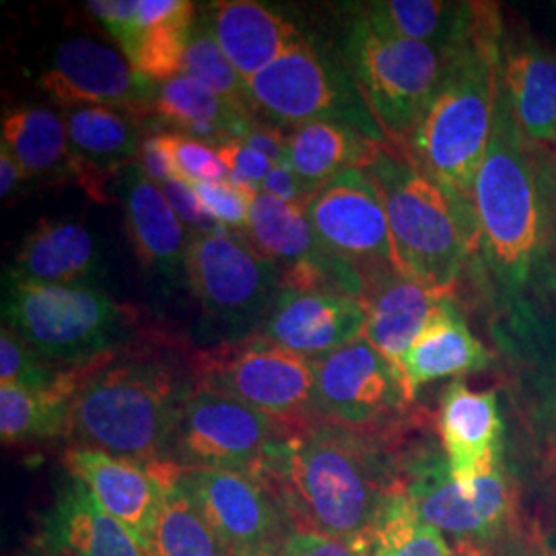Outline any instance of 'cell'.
Here are the masks:
<instances>
[{
    "instance_id": "obj_1",
    "label": "cell",
    "mask_w": 556,
    "mask_h": 556,
    "mask_svg": "<svg viewBox=\"0 0 556 556\" xmlns=\"http://www.w3.org/2000/svg\"><path fill=\"white\" fill-rule=\"evenodd\" d=\"M392 431L365 433L319 418L282 422L254 477L298 528L369 540L383 505L402 491L400 464L383 447Z\"/></svg>"
},
{
    "instance_id": "obj_2",
    "label": "cell",
    "mask_w": 556,
    "mask_h": 556,
    "mask_svg": "<svg viewBox=\"0 0 556 556\" xmlns=\"http://www.w3.org/2000/svg\"><path fill=\"white\" fill-rule=\"evenodd\" d=\"M503 38L497 4L484 2L475 36L454 50L435 98L402 147L466 211H472V186L493 137Z\"/></svg>"
},
{
    "instance_id": "obj_3",
    "label": "cell",
    "mask_w": 556,
    "mask_h": 556,
    "mask_svg": "<svg viewBox=\"0 0 556 556\" xmlns=\"http://www.w3.org/2000/svg\"><path fill=\"white\" fill-rule=\"evenodd\" d=\"M192 388L167 361L124 351L80 371L68 438L142 464L163 462Z\"/></svg>"
},
{
    "instance_id": "obj_4",
    "label": "cell",
    "mask_w": 556,
    "mask_h": 556,
    "mask_svg": "<svg viewBox=\"0 0 556 556\" xmlns=\"http://www.w3.org/2000/svg\"><path fill=\"white\" fill-rule=\"evenodd\" d=\"M534 151L498 85L493 137L472 186V211L478 250L509 293L528 285L546 243V204Z\"/></svg>"
},
{
    "instance_id": "obj_5",
    "label": "cell",
    "mask_w": 556,
    "mask_h": 556,
    "mask_svg": "<svg viewBox=\"0 0 556 556\" xmlns=\"http://www.w3.org/2000/svg\"><path fill=\"white\" fill-rule=\"evenodd\" d=\"M367 172L388 215L397 270L439 295H452L478 250L475 213L450 199L396 144L386 142Z\"/></svg>"
},
{
    "instance_id": "obj_6",
    "label": "cell",
    "mask_w": 556,
    "mask_h": 556,
    "mask_svg": "<svg viewBox=\"0 0 556 556\" xmlns=\"http://www.w3.org/2000/svg\"><path fill=\"white\" fill-rule=\"evenodd\" d=\"M4 326L41 358L85 369L128 351L140 314L96 285H36L4 275Z\"/></svg>"
},
{
    "instance_id": "obj_7",
    "label": "cell",
    "mask_w": 556,
    "mask_h": 556,
    "mask_svg": "<svg viewBox=\"0 0 556 556\" xmlns=\"http://www.w3.org/2000/svg\"><path fill=\"white\" fill-rule=\"evenodd\" d=\"M338 50L386 140L404 147L435 98L456 48L381 31L351 9Z\"/></svg>"
},
{
    "instance_id": "obj_8",
    "label": "cell",
    "mask_w": 556,
    "mask_h": 556,
    "mask_svg": "<svg viewBox=\"0 0 556 556\" xmlns=\"http://www.w3.org/2000/svg\"><path fill=\"white\" fill-rule=\"evenodd\" d=\"M248 93L254 118L280 130L291 132L309 122H338L388 142L340 50L334 54L312 36L248 80Z\"/></svg>"
},
{
    "instance_id": "obj_9",
    "label": "cell",
    "mask_w": 556,
    "mask_h": 556,
    "mask_svg": "<svg viewBox=\"0 0 556 556\" xmlns=\"http://www.w3.org/2000/svg\"><path fill=\"white\" fill-rule=\"evenodd\" d=\"M186 280L202 316L223 342L256 337L277 303L282 273L245 233H190Z\"/></svg>"
},
{
    "instance_id": "obj_10",
    "label": "cell",
    "mask_w": 556,
    "mask_h": 556,
    "mask_svg": "<svg viewBox=\"0 0 556 556\" xmlns=\"http://www.w3.org/2000/svg\"><path fill=\"white\" fill-rule=\"evenodd\" d=\"M400 475L402 493L418 517L462 551L478 555L489 548L505 534L516 511V489L505 464L486 477L457 482L445 456L420 452L402 462Z\"/></svg>"
},
{
    "instance_id": "obj_11",
    "label": "cell",
    "mask_w": 556,
    "mask_h": 556,
    "mask_svg": "<svg viewBox=\"0 0 556 556\" xmlns=\"http://www.w3.org/2000/svg\"><path fill=\"white\" fill-rule=\"evenodd\" d=\"M194 383L217 390L278 422L314 417L316 361L262 337L219 342L192 363Z\"/></svg>"
},
{
    "instance_id": "obj_12",
    "label": "cell",
    "mask_w": 556,
    "mask_h": 556,
    "mask_svg": "<svg viewBox=\"0 0 556 556\" xmlns=\"http://www.w3.org/2000/svg\"><path fill=\"white\" fill-rule=\"evenodd\" d=\"M282 422L236 397L197 386L179 404L165 459L184 470L258 472Z\"/></svg>"
},
{
    "instance_id": "obj_13",
    "label": "cell",
    "mask_w": 556,
    "mask_h": 556,
    "mask_svg": "<svg viewBox=\"0 0 556 556\" xmlns=\"http://www.w3.org/2000/svg\"><path fill=\"white\" fill-rule=\"evenodd\" d=\"M413 404L404 378L361 337L316 361L314 417L353 431H392Z\"/></svg>"
},
{
    "instance_id": "obj_14",
    "label": "cell",
    "mask_w": 556,
    "mask_h": 556,
    "mask_svg": "<svg viewBox=\"0 0 556 556\" xmlns=\"http://www.w3.org/2000/svg\"><path fill=\"white\" fill-rule=\"evenodd\" d=\"M305 213L319 245L351 264L367 289L379 278L400 273L388 215L367 169H349L324 184L305 202Z\"/></svg>"
},
{
    "instance_id": "obj_15",
    "label": "cell",
    "mask_w": 556,
    "mask_h": 556,
    "mask_svg": "<svg viewBox=\"0 0 556 556\" xmlns=\"http://www.w3.org/2000/svg\"><path fill=\"white\" fill-rule=\"evenodd\" d=\"M176 480L227 551H280L295 526L273 491L250 472L184 470L176 466Z\"/></svg>"
},
{
    "instance_id": "obj_16",
    "label": "cell",
    "mask_w": 556,
    "mask_h": 556,
    "mask_svg": "<svg viewBox=\"0 0 556 556\" xmlns=\"http://www.w3.org/2000/svg\"><path fill=\"white\" fill-rule=\"evenodd\" d=\"M40 87L60 110L105 105L142 118H153L157 93V85L139 77L119 52L91 38L59 43L41 73Z\"/></svg>"
},
{
    "instance_id": "obj_17",
    "label": "cell",
    "mask_w": 556,
    "mask_h": 556,
    "mask_svg": "<svg viewBox=\"0 0 556 556\" xmlns=\"http://www.w3.org/2000/svg\"><path fill=\"white\" fill-rule=\"evenodd\" d=\"M62 464L68 477L83 482L110 516L137 532L149 546L167 491L172 464H142L87 445L68 447Z\"/></svg>"
},
{
    "instance_id": "obj_18",
    "label": "cell",
    "mask_w": 556,
    "mask_h": 556,
    "mask_svg": "<svg viewBox=\"0 0 556 556\" xmlns=\"http://www.w3.org/2000/svg\"><path fill=\"white\" fill-rule=\"evenodd\" d=\"M62 116L75 157V184L89 199L108 202L110 181L139 161L142 140L157 130L155 119L105 105L62 110Z\"/></svg>"
},
{
    "instance_id": "obj_19",
    "label": "cell",
    "mask_w": 556,
    "mask_h": 556,
    "mask_svg": "<svg viewBox=\"0 0 556 556\" xmlns=\"http://www.w3.org/2000/svg\"><path fill=\"white\" fill-rule=\"evenodd\" d=\"M365 301L337 293L280 289L256 337L266 338L301 357L319 361L363 337Z\"/></svg>"
},
{
    "instance_id": "obj_20",
    "label": "cell",
    "mask_w": 556,
    "mask_h": 556,
    "mask_svg": "<svg viewBox=\"0 0 556 556\" xmlns=\"http://www.w3.org/2000/svg\"><path fill=\"white\" fill-rule=\"evenodd\" d=\"M441 450L457 482L486 477L505 464V420L495 392H475L464 379L452 381L439 404Z\"/></svg>"
},
{
    "instance_id": "obj_21",
    "label": "cell",
    "mask_w": 556,
    "mask_h": 556,
    "mask_svg": "<svg viewBox=\"0 0 556 556\" xmlns=\"http://www.w3.org/2000/svg\"><path fill=\"white\" fill-rule=\"evenodd\" d=\"M126 236L149 277L176 282L186 277L188 241L184 223L178 219L160 186L149 179L139 163H132L116 179Z\"/></svg>"
},
{
    "instance_id": "obj_22",
    "label": "cell",
    "mask_w": 556,
    "mask_h": 556,
    "mask_svg": "<svg viewBox=\"0 0 556 556\" xmlns=\"http://www.w3.org/2000/svg\"><path fill=\"white\" fill-rule=\"evenodd\" d=\"M199 17L245 80L309 38L289 13L256 0L211 2Z\"/></svg>"
},
{
    "instance_id": "obj_23",
    "label": "cell",
    "mask_w": 556,
    "mask_h": 556,
    "mask_svg": "<svg viewBox=\"0 0 556 556\" xmlns=\"http://www.w3.org/2000/svg\"><path fill=\"white\" fill-rule=\"evenodd\" d=\"M41 546L52 556H151L142 538L110 516L73 477L60 484L43 516Z\"/></svg>"
},
{
    "instance_id": "obj_24",
    "label": "cell",
    "mask_w": 556,
    "mask_h": 556,
    "mask_svg": "<svg viewBox=\"0 0 556 556\" xmlns=\"http://www.w3.org/2000/svg\"><path fill=\"white\" fill-rule=\"evenodd\" d=\"M501 89L532 149L556 153V48L532 40L501 46Z\"/></svg>"
},
{
    "instance_id": "obj_25",
    "label": "cell",
    "mask_w": 556,
    "mask_h": 556,
    "mask_svg": "<svg viewBox=\"0 0 556 556\" xmlns=\"http://www.w3.org/2000/svg\"><path fill=\"white\" fill-rule=\"evenodd\" d=\"M493 353L478 340L452 295H443L425 330L402 361L408 396L439 379L459 378L489 369Z\"/></svg>"
},
{
    "instance_id": "obj_26",
    "label": "cell",
    "mask_w": 556,
    "mask_h": 556,
    "mask_svg": "<svg viewBox=\"0 0 556 556\" xmlns=\"http://www.w3.org/2000/svg\"><path fill=\"white\" fill-rule=\"evenodd\" d=\"M7 275L36 285H93L101 277L100 241L77 220L41 219Z\"/></svg>"
},
{
    "instance_id": "obj_27",
    "label": "cell",
    "mask_w": 556,
    "mask_h": 556,
    "mask_svg": "<svg viewBox=\"0 0 556 556\" xmlns=\"http://www.w3.org/2000/svg\"><path fill=\"white\" fill-rule=\"evenodd\" d=\"M441 298L402 273L379 278L365 293L367 321L363 338L394 365L402 378V361L425 330Z\"/></svg>"
},
{
    "instance_id": "obj_28",
    "label": "cell",
    "mask_w": 556,
    "mask_h": 556,
    "mask_svg": "<svg viewBox=\"0 0 556 556\" xmlns=\"http://www.w3.org/2000/svg\"><path fill=\"white\" fill-rule=\"evenodd\" d=\"M197 13V4L188 0H139L137 23L118 43L139 77L161 85L184 75L186 43Z\"/></svg>"
},
{
    "instance_id": "obj_29",
    "label": "cell",
    "mask_w": 556,
    "mask_h": 556,
    "mask_svg": "<svg viewBox=\"0 0 556 556\" xmlns=\"http://www.w3.org/2000/svg\"><path fill=\"white\" fill-rule=\"evenodd\" d=\"M386 142L338 122H309L287 132V165L309 199L349 169H367Z\"/></svg>"
},
{
    "instance_id": "obj_30",
    "label": "cell",
    "mask_w": 556,
    "mask_h": 556,
    "mask_svg": "<svg viewBox=\"0 0 556 556\" xmlns=\"http://www.w3.org/2000/svg\"><path fill=\"white\" fill-rule=\"evenodd\" d=\"M153 119L160 132L169 128L217 149L227 140H241L256 118L236 110L199 79L179 75L157 85Z\"/></svg>"
},
{
    "instance_id": "obj_31",
    "label": "cell",
    "mask_w": 556,
    "mask_h": 556,
    "mask_svg": "<svg viewBox=\"0 0 556 556\" xmlns=\"http://www.w3.org/2000/svg\"><path fill=\"white\" fill-rule=\"evenodd\" d=\"M2 147L27 179L75 181V157L62 112L46 105H20L2 116Z\"/></svg>"
},
{
    "instance_id": "obj_32",
    "label": "cell",
    "mask_w": 556,
    "mask_h": 556,
    "mask_svg": "<svg viewBox=\"0 0 556 556\" xmlns=\"http://www.w3.org/2000/svg\"><path fill=\"white\" fill-rule=\"evenodd\" d=\"M484 2L445 0H379L355 4V11L381 31L441 48L470 40L482 17Z\"/></svg>"
},
{
    "instance_id": "obj_33",
    "label": "cell",
    "mask_w": 556,
    "mask_h": 556,
    "mask_svg": "<svg viewBox=\"0 0 556 556\" xmlns=\"http://www.w3.org/2000/svg\"><path fill=\"white\" fill-rule=\"evenodd\" d=\"M245 238L280 268L328 256L309 225L305 204L275 199L264 192H260L250 208Z\"/></svg>"
},
{
    "instance_id": "obj_34",
    "label": "cell",
    "mask_w": 556,
    "mask_h": 556,
    "mask_svg": "<svg viewBox=\"0 0 556 556\" xmlns=\"http://www.w3.org/2000/svg\"><path fill=\"white\" fill-rule=\"evenodd\" d=\"M77 388L36 390L0 386V438L4 445L68 438Z\"/></svg>"
},
{
    "instance_id": "obj_35",
    "label": "cell",
    "mask_w": 556,
    "mask_h": 556,
    "mask_svg": "<svg viewBox=\"0 0 556 556\" xmlns=\"http://www.w3.org/2000/svg\"><path fill=\"white\" fill-rule=\"evenodd\" d=\"M149 555L229 556L227 546L200 516L192 498L179 486L174 464L160 516L149 538Z\"/></svg>"
},
{
    "instance_id": "obj_36",
    "label": "cell",
    "mask_w": 556,
    "mask_h": 556,
    "mask_svg": "<svg viewBox=\"0 0 556 556\" xmlns=\"http://www.w3.org/2000/svg\"><path fill=\"white\" fill-rule=\"evenodd\" d=\"M477 553L454 546L433 526L418 517L408 497L397 491L379 516L369 536L367 556H472Z\"/></svg>"
},
{
    "instance_id": "obj_37",
    "label": "cell",
    "mask_w": 556,
    "mask_h": 556,
    "mask_svg": "<svg viewBox=\"0 0 556 556\" xmlns=\"http://www.w3.org/2000/svg\"><path fill=\"white\" fill-rule=\"evenodd\" d=\"M184 75L194 77L213 89L227 103H231L239 112L252 114L248 80L238 73L231 60L225 56L219 43L197 13L194 25L190 29L186 54H184ZM254 116V114H252Z\"/></svg>"
},
{
    "instance_id": "obj_38",
    "label": "cell",
    "mask_w": 556,
    "mask_h": 556,
    "mask_svg": "<svg viewBox=\"0 0 556 556\" xmlns=\"http://www.w3.org/2000/svg\"><path fill=\"white\" fill-rule=\"evenodd\" d=\"M80 369H62L41 358L20 334L2 324L0 330V386L36 390L77 388Z\"/></svg>"
},
{
    "instance_id": "obj_39",
    "label": "cell",
    "mask_w": 556,
    "mask_h": 556,
    "mask_svg": "<svg viewBox=\"0 0 556 556\" xmlns=\"http://www.w3.org/2000/svg\"><path fill=\"white\" fill-rule=\"evenodd\" d=\"M199 194L208 217L229 231H243L250 219V208L260 194L258 188L236 179L225 181H190Z\"/></svg>"
},
{
    "instance_id": "obj_40",
    "label": "cell",
    "mask_w": 556,
    "mask_h": 556,
    "mask_svg": "<svg viewBox=\"0 0 556 556\" xmlns=\"http://www.w3.org/2000/svg\"><path fill=\"white\" fill-rule=\"evenodd\" d=\"M174 153H176V165H178V178L188 179V181L229 179V169L220 160L217 149L202 140L174 135Z\"/></svg>"
},
{
    "instance_id": "obj_41",
    "label": "cell",
    "mask_w": 556,
    "mask_h": 556,
    "mask_svg": "<svg viewBox=\"0 0 556 556\" xmlns=\"http://www.w3.org/2000/svg\"><path fill=\"white\" fill-rule=\"evenodd\" d=\"M369 540H340L293 526L285 538L278 556H367Z\"/></svg>"
},
{
    "instance_id": "obj_42",
    "label": "cell",
    "mask_w": 556,
    "mask_h": 556,
    "mask_svg": "<svg viewBox=\"0 0 556 556\" xmlns=\"http://www.w3.org/2000/svg\"><path fill=\"white\" fill-rule=\"evenodd\" d=\"M163 197L178 215V219L188 227L190 233H217L225 227L217 225L204 211L194 186L184 178H174L160 186Z\"/></svg>"
},
{
    "instance_id": "obj_43",
    "label": "cell",
    "mask_w": 556,
    "mask_h": 556,
    "mask_svg": "<svg viewBox=\"0 0 556 556\" xmlns=\"http://www.w3.org/2000/svg\"><path fill=\"white\" fill-rule=\"evenodd\" d=\"M220 160L229 169V178L258 188L266 176L273 172L275 163L266 160L262 153L250 149L241 140H227L217 147Z\"/></svg>"
},
{
    "instance_id": "obj_44",
    "label": "cell",
    "mask_w": 556,
    "mask_h": 556,
    "mask_svg": "<svg viewBox=\"0 0 556 556\" xmlns=\"http://www.w3.org/2000/svg\"><path fill=\"white\" fill-rule=\"evenodd\" d=\"M142 172L157 186L178 178V165L174 153V135L172 132H151L142 140L139 155Z\"/></svg>"
},
{
    "instance_id": "obj_45",
    "label": "cell",
    "mask_w": 556,
    "mask_h": 556,
    "mask_svg": "<svg viewBox=\"0 0 556 556\" xmlns=\"http://www.w3.org/2000/svg\"><path fill=\"white\" fill-rule=\"evenodd\" d=\"M87 9L101 21L108 34L122 43L137 23L139 0H93L87 2Z\"/></svg>"
},
{
    "instance_id": "obj_46",
    "label": "cell",
    "mask_w": 556,
    "mask_h": 556,
    "mask_svg": "<svg viewBox=\"0 0 556 556\" xmlns=\"http://www.w3.org/2000/svg\"><path fill=\"white\" fill-rule=\"evenodd\" d=\"M241 142L262 153L275 165H287V132L285 130L254 119L250 124V128L245 130V135L241 137Z\"/></svg>"
},
{
    "instance_id": "obj_47",
    "label": "cell",
    "mask_w": 556,
    "mask_h": 556,
    "mask_svg": "<svg viewBox=\"0 0 556 556\" xmlns=\"http://www.w3.org/2000/svg\"><path fill=\"white\" fill-rule=\"evenodd\" d=\"M260 192L270 194L275 199L287 200V202H301L305 204L309 200L307 190L299 181L295 172L289 165H275L273 172L260 184Z\"/></svg>"
},
{
    "instance_id": "obj_48",
    "label": "cell",
    "mask_w": 556,
    "mask_h": 556,
    "mask_svg": "<svg viewBox=\"0 0 556 556\" xmlns=\"http://www.w3.org/2000/svg\"><path fill=\"white\" fill-rule=\"evenodd\" d=\"M25 174L20 167V163L13 160L7 147L0 144V197L7 202L13 199V194L20 192L21 184L25 181Z\"/></svg>"
},
{
    "instance_id": "obj_49",
    "label": "cell",
    "mask_w": 556,
    "mask_h": 556,
    "mask_svg": "<svg viewBox=\"0 0 556 556\" xmlns=\"http://www.w3.org/2000/svg\"><path fill=\"white\" fill-rule=\"evenodd\" d=\"M540 390H542V413L553 431L556 443V357L546 365Z\"/></svg>"
},
{
    "instance_id": "obj_50",
    "label": "cell",
    "mask_w": 556,
    "mask_h": 556,
    "mask_svg": "<svg viewBox=\"0 0 556 556\" xmlns=\"http://www.w3.org/2000/svg\"><path fill=\"white\" fill-rule=\"evenodd\" d=\"M229 556H278V551H268V548H229Z\"/></svg>"
},
{
    "instance_id": "obj_51",
    "label": "cell",
    "mask_w": 556,
    "mask_h": 556,
    "mask_svg": "<svg viewBox=\"0 0 556 556\" xmlns=\"http://www.w3.org/2000/svg\"><path fill=\"white\" fill-rule=\"evenodd\" d=\"M528 556H556V548H546V546H542V548H538V551H534L532 555Z\"/></svg>"
},
{
    "instance_id": "obj_52",
    "label": "cell",
    "mask_w": 556,
    "mask_h": 556,
    "mask_svg": "<svg viewBox=\"0 0 556 556\" xmlns=\"http://www.w3.org/2000/svg\"><path fill=\"white\" fill-rule=\"evenodd\" d=\"M553 282H555V291H556V266H555V278H553Z\"/></svg>"
},
{
    "instance_id": "obj_53",
    "label": "cell",
    "mask_w": 556,
    "mask_h": 556,
    "mask_svg": "<svg viewBox=\"0 0 556 556\" xmlns=\"http://www.w3.org/2000/svg\"><path fill=\"white\" fill-rule=\"evenodd\" d=\"M553 157H555V160H556V153H555V155H553ZM555 174H556V172H555Z\"/></svg>"
},
{
    "instance_id": "obj_54",
    "label": "cell",
    "mask_w": 556,
    "mask_h": 556,
    "mask_svg": "<svg viewBox=\"0 0 556 556\" xmlns=\"http://www.w3.org/2000/svg\"><path fill=\"white\" fill-rule=\"evenodd\" d=\"M555 9H556V2H555Z\"/></svg>"
}]
</instances>
